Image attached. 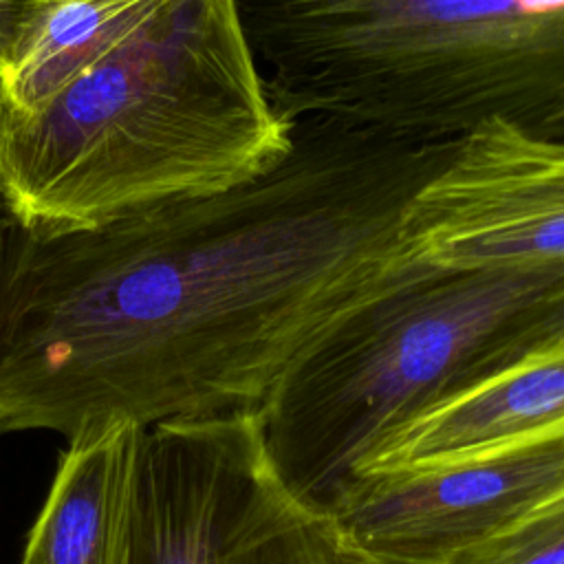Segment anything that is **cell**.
<instances>
[{"instance_id": "7a4b0ae2", "label": "cell", "mask_w": 564, "mask_h": 564, "mask_svg": "<svg viewBox=\"0 0 564 564\" xmlns=\"http://www.w3.org/2000/svg\"><path fill=\"white\" fill-rule=\"evenodd\" d=\"M295 121L234 0H165L31 112L0 104V207L31 231L104 225L273 167Z\"/></svg>"}, {"instance_id": "6da1fadb", "label": "cell", "mask_w": 564, "mask_h": 564, "mask_svg": "<svg viewBox=\"0 0 564 564\" xmlns=\"http://www.w3.org/2000/svg\"><path fill=\"white\" fill-rule=\"evenodd\" d=\"M452 141L297 119L267 172L70 231L0 229V434L260 414L335 328L425 271L399 247Z\"/></svg>"}, {"instance_id": "3957f363", "label": "cell", "mask_w": 564, "mask_h": 564, "mask_svg": "<svg viewBox=\"0 0 564 564\" xmlns=\"http://www.w3.org/2000/svg\"><path fill=\"white\" fill-rule=\"evenodd\" d=\"M273 104L408 141L564 134V0H234Z\"/></svg>"}, {"instance_id": "9c48e42d", "label": "cell", "mask_w": 564, "mask_h": 564, "mask_svg": "<svg viewBox=\"0 0 564 564\" xmlns=\"http://www.w3.org/2000/svg\"><path fill=\"white\" fill-rule=\"evenodd\" d=\"M137 423H108L68 438L20 564H123Z\"/></svg>"}, {"instance_id": "30bf717a", "label": "cell", "mask_w": 564, "mask_h": 564, "mask_svg": "<svg viewBox=\"0 0 564 564\" xmlns=\"http://www.w3.org/2000/svg\"><path fill=\"white\" fill-rule=\"evenodd\" d=\"M165 0H24L0 104L31 112Z\"/></svg>"}, {"instance_id": "5bb4252c", "label": "cell", "mask_w": 564, "mask_h": 564, "mask_svg": "<svg viewBox=\"0 0 564 564\" xmlns=\"http://www.w3.org/2000/svg\"><path fill=\"white\" fill-rule=\"evenodd\" d=\"M20 13H22L20 0H0V68L9 57V48L18 29Z\"/></svg>"}, {"instance_id": "7c38bea8", "label": "cell", "mask_w": 564, "mask_h": 564, "mask_svg": "<svg viewBox=\"0 0 564 564\" xmlns=\"http://www.w3.org/2000/svg\"><path fill=\"white\" fill-rule=\"evenodd\" d=\"M555 341H564V289L553 297L544 300L542 304H538L535 308H531L513 326H509L471 366L460 388L491 372H498L500 368L509 366L511 361H516L518 357L535 348H542Z\"/></svg>"}, {"instance_id": "8fae6325", "label": "cell", "mask_w": 564, "mask_h": 564, "mask_svg": "<svg viewBox=\"0 0 564 564\" xmlns=\"http://www.w3.org/2000/svg\"><path fill=\"white\" fill-rule=\"evenodd\" d=\"M443 564H564V491Z\"/></svg>"}, {"instance_id": "ba28073f", "label": "cell", "mask_w": 564, "mask_h": 564, "mask_svg": "<svg viewBox=\"0 0 564 564\" xmlns=\"http://www.w3.org/2000/svg\"><path fill=\"white\" fill-rule=\"evenodd\" d=\"M562 425L564 341H555L434 401L377 443L352 476L478 454Z\"/></svg>"}, {"instance_id": "2e32d148", "label": "cell", "mask_w": 564, "mask_h": 564, "mask_svg": "<svg viewBox=\"0 0 564 564\" xmlns=\"http://www.w3.org/2000/svg\"><path fill=\"white\" fill-rule=\"evenodd\" d=\"M20 2H24V0H20Z\"/></svg>"}, {"instance_id": "5b68a950", "label": "cell", "mask_w": 564, "mask_h": 564, "mask_svg": "<svg viewBox=\"0 0 564 564\" xmlns=\"http://www.w3.org/2000/svg\"><path fill=\"white\" fill-rule=\"evenodd\" d=\"M123 564H333L330 518L280 476L260 414L141 430Z\"/></svg>"}, {"instance_id": "4fadbf2b", "label": "cell", "mask_w": 564, "mask_h": 564, "mask_svg": "<svg viewBox=\"0 0 564 564\" xmlns=\"http://www.w3.org/2000/svg\"><path fill=\"white\" fill-rule=\"evenodd\" d=\"M330 551H333V564H412V562H403V560L388 557L366 549L364 544L352 540L348 533H344L333 520H330Z\"/></svg>"}, {"instance_id": "277c9868", "label": "cell", "mask_w": 564, "mask_h": 564, "mask_svg": "<svg viewBox=\"0 0 564 564\" xmlns=\"http://www.w3.org/2000/svg\"><path fill=\"white\" fill-rule=\"evenodd\" d=\"M564 289V269L425 273L317 344L260 412L284 482L326 511L388 434L454 392L522 315Z\"/></svg>"}, {"instance_id": "8992f818", "label": "cell", "mask_w": 564, "mask_h": 564, "mask_svg": "<svg viewBox=\"0 0 564 564\" xmlns=\"http://www.w3.org/2000/svg\"><path fill=\"white\" fill-rule=\"evenodd\" d=\"M397 238L425 273L564 269V134L474 126L412 192Z\"/></svg>"}, {"instance_id": "52a82bcc", "label": "cell", "mask_w": 564, "mask_h": 564, "mask_svg": "<svg viewBox=\"0 0 564 564\" xmlns=\"http://www.w3.org/2000/svg\"><path fill=\"white\" fill-rule=\"evenodd\" d=\"M564 491V425L432 465L355 474L326 509L366 549L443 564Z\"/></svg>"}, {"instance_id": "9a60e30c", "label": "cell", "mask_w": 564, "mask_h": 564, "mask_svg": "<svg viewBox=\"0 0 564 564\" xmlns=\"http://www.w3.org/2000/svg\"><path fill=\"white\" fill-rule=\"evenodd\" d=\"M7 223H9V220L4 218V214H2V207H0V229H2Z\"/></svg>"}]
</instances>
